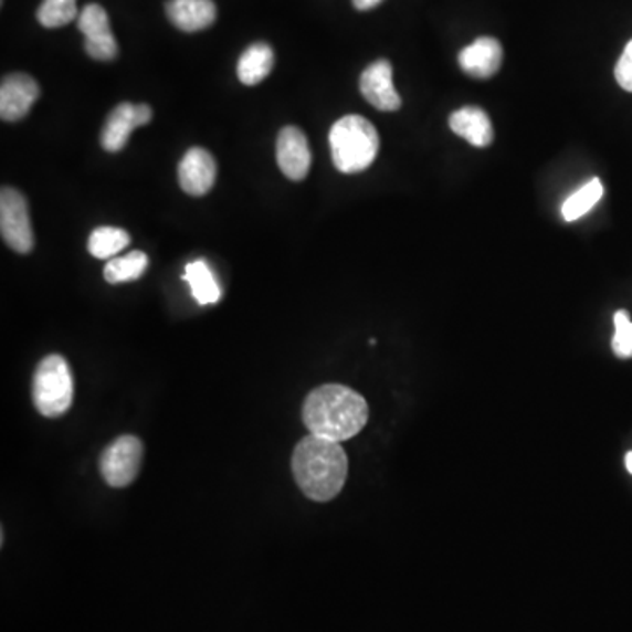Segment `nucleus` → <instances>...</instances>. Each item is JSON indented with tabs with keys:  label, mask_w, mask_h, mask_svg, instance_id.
Segmentation results:
<instances>
[{
	"label": "nucleus",
	"mask_w": 632,
	"mask_h": 632,
	"mask_svg": "<svg viewBox=\"0 0 632 632\" xmlns=\"http://www.w3.org/2000/svg\"><path fill=\"white\" fill-rule=\"evenodd\" d=\"M368 420V401L345 385H322L303 404V422L309 434L336 443L357 436Z\"/></svg>",
	"instance_id": "obj_1"
},
{
	"label": "nucleus",
	"mask_w": 632,
	"mask_h": 632,
	"mask_svg": "<svg viewBox=\"0 0 632 632\" xmlns=\"http://www.w3.org/2000/svg\"><path fill=\"white\" fill-rule=\"evenodd\" d=\"M292 473L304 496L327 503L338 497L347 483V452L341 443L309 434L292 453Z\"/></svg>",
	"instance_id": "obj_2"
},
{
	"label": "nucleus",
	"mask_w": 632,
	"mask_h": 632,
	"mask_svg": "<svg viewBox=\"0 0 632 632\" xmlns=\"http://www.w3.org/2000/svg\"><path fill=\"white\" fill-rule=\"evenodd\" d=\"M329 145L336 169L355 175L366 171L377 160L380 137L375 125L364 116L347 115L330 128Z\"/></svg>",
	"instance_id": "obj_3"
},
{
	"label": "nucleus",
	"mask_w": 632,
	"mask_h": 632,
	"mask_svg": "<svg viewBox=\"0 0 632 632\" xmlns=\"http://www.w3.org/2000/svg\"><path fill=\"white\" fill-rule=\"evenodd\" d=\"M74 380L67 360L62 355H48L34 372L32 401L46 419H59L73 407Z\"/></svg>",
	"instance_id": "obj_4"
},
{
	"label": "nucleus",
	"mask_w": 632,
	"mask_h": 632,
	"mask_svg": "<svg viewBox=\"0 0 632 632\" xmlns=\"http://www.w3.org/2000/svg\"><path fill=\"white\" fill-rule=\"evenodd\" d=\"M0 234L9 249L17 253H31L34 249L31 213L25 196L11 187L0 192Z\"/></svg>",
	"instance_id": "obj_5"
},
{
	"label": "nucleus",
	"mask_w": 632,
	"mask_h": 632,
	"mask_svg": "<svg viewBox=\"0 0 632 632\" xmlns=\"http://www.w3.org/2000/svg\"><path fill=\"white\" fill-rule=\"evenodd\" d=\"M143 443L139 438H116L101 455V474L109 487L124 488L137 478L143 462Z\"/></svg>",
	"instance_id": "obj_6"
},
{
	"label": "nucleus",
	"mask_w": 632,
	"mask_h": 632,
	"mask_svg": "<svg viewBox=\"0 0 632 632\" xmlns=\"http://www.w3.org/2000/svg\"><path fill=\"white\" fill-rule=\"evenodd\" d=\"M77 29L85 35L86 55L98 62L115 61L118 56V43L103 6H85L77 17Z\"/></svg>",
	"instance_id": "obj_7"
},
{
	"label": "nucleus",
	"mask_w": 632,
	"mask_h": 632,
	"mask_svg": "<svg viewBox=\"0 0 632 632\" xmlns=\"http://www.w3.org/2000/svg\"><path fill=\"white\" fill-rule=\"evenodd\" d=\"M151 107L148 104L122 103L107 116L106 125L103 128L101 143L103 148L109 154H118L127 146L130 134L137 127L148 125L151 122Z\"/></svg>",
	"instance_id": "obj_8"
},
{
	"label": "nucleus",
	"mask_w": 632,
	"mask_h": 632,
	"mask_svg": "<svg viewBox=\"0 0 632 632\" xmlns=\"http://www.w3.org/2000/svg\"><path fill=\"white\" fill-rule=\"evenodd\" d=\"M39 98V85L29 74H9L0 85V118L20 122L29 115Z\"/></svg>",
	"instance_id": "obj_9"
},
{
	"label": "nucleus",
	"mask_w": 632,
	"mask_h": 632,
	"mask_svg": "<svg viewBox=\"0 0 632 632\" xmlns=\"http://www.w3.org/2000/svg\"><path fill=\"white\" fill-rule=\"evenodd\" d=\"M276 158L283 175L292 181H303L312 167V150L301 128L288 125L283 128L276 145Z\"/></svg>",
	"instance_id": "obj_10"
},
{
	"label": "nucleus",
	"mask_w": 632,
	"mask_h": 632,
	"mask_svg": "<svg viewBox=\"0 0 632 632\" xmlns=\"http://www.w3.org/2000/svg\"><path fill=\"white\" fill-rule=\"evenodd\" d=\"M360 92L371 106L380 112H398L402 101L392 80V64L389 61L372 62L360 76Z\"/></svg>",
	"instance_id": "obj_11"
},
{
	"label": "nucleus",
	"mask_w": 632,
	"mask_h": 632,
	"mask_svg": "<svg viewBox=\"0 0 632 632\" xmlns=\"http://www.w3.org/2000/svg\"><path fill=\"white\" fill-rule=\"evenodd\" d=\"M181 189L189 196L201 197L213 189L217 180V162L213 155L202 148H192L181 158L178 167Z\"/></svg>",
	"instance_id": "obj_12"
},
{
	"label": "nucleus",
	"mask_w": 632,
	"mask_h": 632,
	"mask_svg": "<svg viewBox=\"0 0 632 632\" xmlns=\"http://www.w3.org/2000/svg\"><path fill=\"white\" fill-rule=\"evenodd\" d=\"M457 61L464 73L476 80H488L503 64V46L497 39L478 38L461 50Z\"/></svg>",
	"instance_id": "obj_13"
},
{
	"label": "nucleus",
	"mask_w": 632,
	"mask_h": 632,
	"mask_svg": "<svg viewBox=\"0 0 632 632\" xmlns=\"http://www.w3.org/2000/svg\"><path fill=\"white\" fill-rule=\"evenodd\" d=\"M166 13L176 29L199 32L213 25L217 20V6L213 0H169Z\"/></svg>",
	"instance_id": "obj_14"
},
{
	"label": "nucleus",
	"mask_w": 632,
	"mask_h": 632,
	"mask_svg": "<svg viewBox=\"0 0 632 632\" xmlns=\"http://www.w3.org/2000/svg\"><path fill=\"white\" fill-rule=\"evenodd\" d=\"M450 128L476 148H487L494 141V127L487 113L480 107H461L450 116Z\"/></svg>",
	"instance_id": "obj_15"
},
{
	"label": "nucleus",
	"mask_w": 632,
	"mask_h": 632,
	"mask_svg": "<svg viewBox=\"0 0 632 632\" xmlns=\"http://www.w3.org/2000/svg\"><path fill=\"white\" fill-rule=\"evenodd\" d=\"M274 67L273 48L267 43H253L244 50L238 62V77L246 86L259 85Z\"/></svg>",
	"instance_id": "obj_16"
},
{
	"label": "nucleus",
	"mask_w": 632,
	"mask_h": 632,
	"mask_svg": "<svg viewBox=\"0 0 632 632\" xmlns=\"http://www.w3.org/2000/svg\"><path fill=\"white\" fill-rule=\"evenodd\" d=\"M185 282L189 283L193 299L201 306L217 304L222 299L219 282L214 278L213 271L206 261H196L187 265Z\"/></svg>",
	"instance_id": "obj_17"
},
{
	"label": "nucleus",
	"mask_w": 632,
	"mask_h": 632,
	"mask_svg": "<svg viewBox=\"0 0 632 632\" xmlns=\"http://www.w3.org/2000/svg\"><path fill=\"white\" fill-rule=\"evenodd\" d=\"M148 255L141 250H134L124 256H115L112 261L107 262L104 267V278L112 285L118 283L136 282L141 278L143 274L148 270Z\"/></svg>",
	"instance_id": "obj_18"
},
{
	"label": "nucleus",
	"mask_w": 632,
	"mask_h": 632,
	"mask_svg": "<svg viewBox=\"0 0 632 632\" xmlns=\"http://www.w3.org/2000/svg\"><path fill=\"white\" fill-rule=\"evenodd\" d=\"M130 244V235L120 227H97L88 238V252L95 259L106 261V259H115L122 250L127 249Z\"/></svg>",
	"instance_id": "obj_19"
},
{
	"label": "nucleus",
	"mask_w": 632,
	"mask_h": 632,
	"mask_svg": "<svg viewBox=\"0 0 632 632\" xmlns=\"http://www.w3.org/2000/svg\"><path fill=\"white\" fill-rule=\"evenodd\" d=\"M602 193H604V189H602L601 180L599 178L590 180L589 183L583 185L581 189L566 199L565 204H562V219L571 223L577 222L581 217H586L601 201Z\"/></svg>",
	"instance_id": "obj_20"
},
{
	"label": "nucleus",
	"mask_w": 632,
	"mask_h": 632,
	"mask_svg": "<svg viewBox=\"0 0 632 632\" xmlns=\"http://www.w3.org/2000/svg\"><path fill=\"white\" fill-rule=\"evenodd\" d=\"M77 0H43L38 9V22L44 29H61L77 20Z\"/></svg>",
	"instance_id": "obj_21"
},
{
	"label": "nucleus",
	"mask_w": 632,
	"mask_h": 632,
	"mask_svg": "<svg viewBox=\"0 0 632 632\" xmlns=\"http://www.w3.org/2000/svg\"><path fill=\"white\" fill-rule=\"evenodd\" d=\"M615 334L611 339V348L619 359H632V322L625 309H620L613 316Z\"/></svg>",
	"instance_id": "obj_22"
},
{
	"label": "nucleus",
	"mask_w": 632,
	"mask_h": 632,
	"mask_svg": "<svg viewBox=\"0 0 632 632\" xmlns=\"http://www.w3.org/2000/svg\"><path fill=\"white\" fill-rule=\"evenodd\" d=\"M617 83L624 91L632 92V39L625 46L624 53L620 56L615 67Z\"/></svg>",
	"instance_id": "obj_23"
},
{
	"label": "nucleus",
	"mask_w": 632,
	"mask_h": 632,
	"mask_svg": "<svg viewBox=\"0 0 632 632\" xmlns=\"http://www.w3.org/2000/svg\"><path fill=\"white\" fill-rule=\"evenodd\" d=\"M383 0H354L355 9L359 11H369V9H375L380 6Z\"/></svg>",
	"instance_id": "obj_24"
},
{
	"label": "nucleus",
	"mask_w": 632,
	"mask_h": 632,
	"mask_svg": "<svg viewBox=\"0 0 632 632\" xmlns=\"http://www.w3.org/2000/svg\"><path fill=\"white\" fill-rule=\"evenodd\" d=\"M625 467H628L629 473L632 474V452H629L625 455Z\"/></svg>",
	"instance_id": "obj_25"
}]
</instances>
